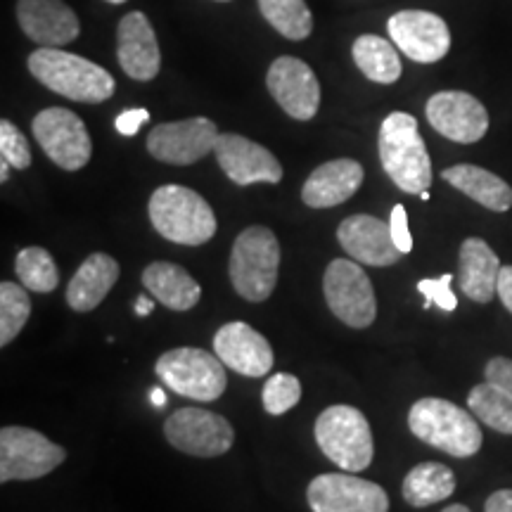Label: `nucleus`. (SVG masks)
<instances>
[{
    "label": "nucleus",
    "mask_w": 512,
    "mask_h": 512,
    "mask_svg": "<svg viewBox=\"0 0 512 512\" xmlns=\"http://www.w3.org/2000/svg\"><path fill=\"white\" fill-rule=\"evenodd\" d=\"M27 67L38 83L62 98L86 105L110 100L117 91L114 76L86 57L62 48H38L29 55Z\"/></svg>",
    "instance_id": "1"
},
{
    "label": "nucleus",
    "mask_w": 512,
    "mask_h": 512,
    "mask_svg": "<svg viewBox=\"0 0 512 512\" xmlns=\"http://www.w3.org/2000/svg\"><path fill=\"white\" fill-rule=\"evenodd\" d=\"M384 174L403 192L420 195L432 185V159L420 136L418 119L408 112H392L380 126L377 138Z\"/></svg>",
    "instance_id": "2"
},
{
    "label": "nucleus",
    "mask_w": 512,
    "mask_h": 512,
    "mask_svg": "<svg viewBox=\"0 0 512 512\" xmlns=\"http://www.w3.org/2000/svg\"><path fill=\"white\" fill-rule=\"evenodd\" d=\"M152 228L164 240L185 247H200L216 235V216L200 192L185 185H162L147 204Z\"/></svg>",
    "instance_id": "3"
},
{
    "label": "nucleus",
    "mask_w": 512,
    "mask_h": 512,
    "mask_svg": "<svg viewBox=\"0 0 512 512\" xmlns=\"http://www.w3.org/2000/svg\"><path fill=\"white\" fill-rule=\"evenodd\" d=\"M408 427L425 444L453 458H470L482 448V430L472 413L446 399H420L408 413Z\"/></svg>",
    "instance_id": "4"
},
{
    "label": "nucleus",
    "mask_w": 512,
    "mask_h": 512,
    "mask_svg": "<svg viewBox=\"0 0 512 512\" xmlns=\"http://www.w3.org/2000/svg\"><path fill=\"white\" fill-rule=\"evenodd\" d=\"M280 242L266 226H249L233 242L230 252V283L242 299L261 304L271 297L278 283Z\"/></svg>",
    "instance_id": "5"
},
{
    "label": "nucleus",
    "mask_w": 512,
    "mask_h": 512,
    "mask_svg": "<svg viewBox=\"0 0 512 512\" xmlns=\"http://www.w3.org/2000/svg\"><path fill=\"white\" fill-rule=\"evenodd\" d=\"M323 456L344 472H363L375 456L370 422L354 406H330L318 415L313 427Z\"/></svg>",
    "instance_id": "6"
},
{
    "label": "nucleus",
    "mask_w": 512,
    "mask_h": 512,
    "mask_svg": "<svg viewBox=\"0 0 512 512\" xmlns=\"http://www.w3.org/2000/svg\"><path fill=\"white\" fill-rule=\"evenodd\" d=\"M157 375L171 392L185 399L209 403L226 392V366L219 356L197 347L166 351L157 361Z\"/></svg>",
    "instance_id": "7"
},
{
    "label": "nucleus",
    "mask_w": 512,
    "mask_h": 512,
    "mask_svg": "<svg viewBox=\"0 0 512 512\" xmlns=\"http://www.w3.org/2000/svg\"><path fill=\"white\" fill-rule=\"evenodd\" d=\"M67 460V451L31 427L0 430V482H31L50 475Z\"/></svg>",
    "instance_id": "8"
},
{
    "label": "nucleus",
    "mask_w": 512,
    "mask_h": 512,
    "mask_svg": "<svg viewBox=\"0 0 512 512\" xmlns=\"http://www.w3.org/2000/svg\"><path fill=\"white\" fill-rule=\"evenodd\" d=\"M323 294L337 320L354 330L370 328L377 318L375 290L368 273L351 259H335L325 268Z\"/></svg>",
    "instance_id": "9"
},
{
    "label": "nucleus",
    "mask_w": 512,
    "mask_h": 512,
    "mask_svg": "<svg viewBox=\"0 0 512 512\" xmlns=\"http://www.w3.org/2000/svg\"><path fill=\"white\" fill-rule=\"evenodd\" d=\"M31 131L50 162L64 171H79L91 162V133L79 114L64 107H48L31 121Z\"/></svg>",
    "instance_id": "10"
},
{
    "label": "nucleus",
    "mask_w": 512,
    "mask_h": 512,
    "mask_svg": "<svg viewBox=\"0 0 512 512\" xmlns=\"http://www.w3.org/2000/svg\"><path fill=\"white\" fill-rule=\"evenodd\" d=\"M164 437L176 451L195 458H219L235 441L233 425L207 408H178L164 422Z\"/></svg>",
    "instance_id": "11"
},
{
    "label": "nucleus",
    "mask_w": 512,
    "mask_h": 512,
    "mask_svg": "<svg viewBox=\"0 0 512 512\" xmlns=\"http://www.w3.org/2000/svg\"><path fill=\"white\" fill-rule=\"evenodd\" d=\"M219 128L207 117H192L159 124L147 136V152L157 162L190 166L216 150Z\"/></svg>",
    "instance_id": "12"
},
{
    "label": "nucleus",
    "mask_w": 512,
    "mask_h": 512,
    "mask_svg": "<svg viewBox=\"0 0 512 512\" xmlns=\"http://www.w3.org/2000/svg\"><path fill=\"white\" fill-rule=\"evenodd\" d=\"M306 501L313 512H389V496L380 484L354 477V472H330L311 479Z\"/></svg>",
    "instance_id": "13"
},
{
    "label": "nucleus",
    "mask_w": 512,
    "mask_h": 512,
    "mask_svg": "<svg viewBox=\"0 0 512 512\" xmlns=\"http://www.w3.org/2000/svg\"><path fill=\"white\" fill-rule=\"evenodd\" d=\"M389 38L408 60L434 64L451 50V29L446 19L427 10H401L387 19Z\"/></svg>",
    "instance_id": "14"
},
{
    "label": "nucleus",
    "mask_w": 512,
    "mask_h": 512,
    "mask_svg": "<svg viewBox=\"0 0 512 512\" xmlns=\"http://www.w3.org/2000/svg\"><path fill=\"white\" fill-rule=\"evenodd\" d=\"M268 93L283 107L287 117L309 121L318 114L320 83L304 60L292 55L275 57L266 74Z\"/></svg>",
    "instance_id": "15"
},
{
    "label": "nucleus",
    "mask_w": 512,
    "mask_h": 512,
    "mask_svg": "<svg viewBox=\"0 0 512 512\" xmlns=\"http://www.w3.org/2000/svg\"><path fill=\"white\" fill-rule=\"evenodd\" d=\"M434 131L460 145H472L489 131V112L475 95L465 91L434 93L425 105Z\"/></svg>",
    "instance_id": "16"
},
{
    "label": "nucleus",
    "mask_w": 512,
    "mask_h": 512,
    "mask_svg": "<svg viewBox=\"0 0 512 512\" xmlns=\"http://www.w3.org/2000/svg\"><path fill=\"white\" fill-rule=\"evenodd\" d=\"M214 155L219 159L223 174L235 185H275L283 181V166L273 152L238 133H221Z\"/></svg>",
    "instance_id": "17"
},
{
    "label": "nucleus",
    "mask_w": 512,
    "mask_h": 512,
    "mask_svg": "<svg viewBox=\"0 0 512 512\" xmlns=\"http://www.w3.org/2000/svg\"><path fill=\"white\" fill-rule=\"evenodd\" d=\"M17 22L41 48H62L81 34L79 15L64 0H17Z\"/></svg>",
    "instance_id": "18"
},
{
    "label": "nucleus",
    "mask_w": 512,
    "mask_h": 512,
    "mask_svg": "<svg viewBox=\"0 0 512 512\" xmlns=\"http://www.w3.org/2000/svg\"><path fill=\"white\" fill-rule=\"evenodd\" d=\"M337 240L351 259L366 266H394L403 256L392 238L389 223L370 214L347 216L339 223Z\"/></svg>",
    "instance_id": "19"
},
{
    "label": "nucleus",
    "mask_w": 512,
    "mask_h": 512,
    "mask_svg": "<svg viewBox=\"0 0 512 512\" xmlns=\"http://www.w3.org/2000/svg\"><path fill=\"white\" fill-rule=\"evenodd\" d=\"M117 60L133 81H152L162 69V50L150 19L133 10L121 17L117 27Z\"/></svg>",
    "instance_id": "20"
},
{
    "label": "nucleus",
    "mask_w": 512,
    "mask_h": 512,
    "mask_svg": "<svg viewBox=\"0 0 512 512\" xmlns=\"http://www.w3.org/2000/svg\"><path fill=\"white\" fill-rule=\"evenodd\" d=\"M214 351L223 366L245 377H264L273 368V349L268 339L240 320L219 328L214 335Z\"/></svg>",
    "instance_id": "21"
},
{
    "label": "nucleus",
    "mask_w": 512,
    "mask_h": 512,
    "mask_svg": "<svg viewBox=\"0 0 512 512\" xmlns=\"http://www.w3.org/2000/svg\"><path fill=\"white\" fill-rule=\"evenodd\" d=\"M366 171L356 159H332L311 171L302 188V200L311 209H330L344 204L363 185Z\"/></svg>",
    "instance_id": "22"
},
{
    "label": "nucleus",
    "mask_w": 512,
    "mask_h": 512,
    "mask_svg": "<svg viewBox=\"0 0 512 512\" xmlns=\"http://www.w3.org/2000/svg\"><path fill=\"white\" fill-rule=\"evenodd\" d=\"M501 261L489 242L482 238H467L458 254V283L467 299L477 304H489L496 297Z\"/></svg>",
    "instance_id": "23"
},
{
    "label": "nucleus",
    "mask_w": 512,
    "mask_h": 512,
    "mask_svg": "<svg viewBox=\"0 0 512 512\" xmlns=\"http://www.w3.org/2000/svg\"><path fill=\"white\" fill-rule=\"evenodd\" d=\"M119 261L105 252H95L88 256L74 273V278L67 285V299L69 309L88 313L105 302V297L117 285L119 280Z\"/></svg>",
    "instance_id": "24"
},
{
    "label": "nucleus",
    "mask_w": 512,
    "mask_h": 512,
    "mask_svg": "<svg viewBox=\"0 0 512 512\" xmlns=\"http://www.w3.org/2000/svg\"><path fill=\"white\" fill-rule=\"evenodd\" d=\"M143 287L152 299L171 311H190L200 304L202 287L183 266L152 261L143 271Z\"/></svg>",
    "instance_id": "25"
},
{
    "label": "nucleus",
    "mask_w": 512,
    "mask_h": 512,
    "mask_svg": "<svg viewBox=\"0 0 512 512\" xmlns=\"http://www.w3.org/2000/svg\"><path fill=\"white\" fill-rule=\"evenodd\" d=\"M441 178L448 185L463 192V195L475 200L491 211H508L512 207V188L501 176L491 174L475 164H456L444 169Z\"/></svg>",
    "instance_id": "26"
},
{
    "label": "nucleus",
    "mask_w": 512,
    "mask_h": 512,
    "mask_svg": "<svg viewBox=\"0 0 512 512\" xmlns=\"http://www.w3.org/2000/svg\"><path fill=\"white\" fill-rule=\"evenodd\" d=\"M403 498L413 508L441 503L456 491V475L444 463H420L403 479Z\"/></svg>",
    "instance_id": "27"
},
{
    "label": "nucleus",
    "mask_w": 512,
    "mask_h": 512,
    "mask_svg": "<svg viewBox=\"0 0 512 512\" xmlns=\"http://www.w3.org/2000/svg\"><path fill=\"white\" fill-rule=\"evenodd\" d=\"M356 67L361 69L363 76L375 83H396L401 79V57L396 53L394 43H389L387 38H380L375 34H363L354 41L351 48Z\"/></svg>",
    "instance_id": "28"
},
{
    "label": "nucleus",
    "mask_w": 512,
    "mask_h": 512,
    "mask_svg": "<svg viewBox=\"0 0 512 512\" xmlns=\"http://www.w3.org/2000/svg\"><path fill=\"white\" fill-rule=\"evenodd\" d=\"M261 15L290 41H304L313 31V15L306 0H259Z\"/></svg>",
    "instance_id": "29"
},
{
    "label": "nucleus",
    "mask_w": 512,
    "mask_h": 512,
    "mask_svg": "<svg viewBox=\"0 0 512 512\" xmlns=\"http://www.w3.org/2000/svg\"><path fill=\"white\" fill-rule=\"evenodd\" d=\"M467 408L479 422L501 434H512V399L496 384H477L467 396Z\"/></svg>",
    "instance_id": "30"
},
{
    "label": "nucleus",
    "mask_w": 512,
    "mask_h": 512,
    "mask_svg": "<svg viewBox=\"0 0 512 512\" xmlns=\"http://www.w3.org/2000/svg\"><path fill=\"white\" fill-rule=\"evenodd\" d=\"M15 273L19 283L29 292L50 294L60 285V271H57L55 259L43 247L22 249L15 259Z\"/></svg>",
    "instance_id": "31"
},
{
    "label": "nucleus",
    "mask_w": 512,
    "mask_h": 512,
    "mask_svg": "<svg viewBox=\"0 0 512 512\" xmlns=\"http://www.w3.org/2000/svg\"><path fill=\"white\" fill-rule=\"evenodd\" d=\"M31 316V299L24 285H0V347H8Z\"/></svg>",
    "instance_id": "32"
},
{
    "label": "nucleus",
    "mask_w": 512,
    "mask_h": 512,
    "mask_svg": "<svg viewBox=\"0 0 512 512\" xmlns=\"http://www.w3.org/2000/svg\"><path fill=\"white\" fill-rule=\"evenodd\" d=\"M302 399V382L294 375L275 373L268 377L261 392V401H264V411L268 415H283L292 411Z\"/></svg>",
    "instance_id": "33"
},
{
    "label": "nucleus",
    "mask_w": 512,
    "mask_h": 512,
    "mask_svg": "<svg viewBox=\"0 0 512 512\" xmlns=\"http://www.w3.org/2000/svg\"><path fill=\"white\" fill-rule=\"evenodd\" d=\"M0 155H3L5 162H10L12 169L22 171L31 166V150L27 136H24L10 119L0 121Z\"/></svg>",
    "instance_id": "34"
},
{
    "label": "nucleus",
    "mask_w": 512,
    "mask_h": 512,
    "mask_svg": "<svg viewBox=\"0 0 512 512\" xmlns=\"http://www.w3.org/2000/svg\"><path fill=\"white\" fill-rule=\"evenodd\" d=\"M451 283H453L451 273L441 275V278H434V280H420L418 292L422 294V297H425V309H430V306H439V309L446 311V313L456 311L458 309V297L453 294Z\"/></svg>",
    "instance_id": "35"
},
{
    "label": "nucleus",
    "mask_w": 512,
    "mask_h": 512,
    "mask_svg": "<svg viewBox=\"0 0 512 512\" xmlns=\"http://www.w3.org/2000/svg\"><path fill=\"white\" fill-rule=\"evenodd\" d=\"M484 377L486 382L496 384L498 389H503V392L512 399V358H505V356L491 358L484 368Z\"/></svg>",
    "instance_id": "36"
},
{
    "label": "nucleus",
    "mask_w": 512,
    "mask_h": 512,
    "mask_svg": "<svg viewBox=\"0 0 512 512\" xmlns=\"http://www.w3.org/2000/svg\"><path fill=\"white\" fill-rule=\"evenodd\" d=\"M389 228H392V238L396 242V247L401 249V254H411L413 238H411V230H408V214H406V207H403V204H396V207L392 209Z\"/></svg>",
    "instance_id": "37"
},
{
    "label": "nucleus",
    "mask_w": 512,
    "mask_h": 512,
    "mask_svg": "<svg viewBox=\"0 0 512 512\" xmlns=\"http://www.w3.org/2000/svg\"><path fill=\"white\" fill-rule=\"evenodd\" d=\"M147 119H150V112L143 110V107H136V110H126L121 112L117 121H114V126H117V131L121 133V136H136L138 128L147 124Z\"/></svg>",
    "instance_id": "38"
},
{
    "label": "nucleus",
    "mask_w": 512,
    "mask_h": 512,
    "mask_svg": "<svg viewBox=\"0 0 512 512\" xmlns=\"http://www.w3.org/2000/svg\"><path fill=\"white\" fill-rule=\"evenodd\" d=\"M484 512H512V489L494 491L486 498Z\"/></svg>",
    "instance_id": "39"
},
{
    "label": "nucleus",
    "mask_w": 512,
    "mask_h": 512,
    "mask_svg": "<svg viewBox=\"0 0 512 512\" xmlns=\"http://www.w3.org/2000/svg\"><path fill=\"white\" fill-rule=\"evenodd\" d=\"M498 297L505 309L512 313V266H503L501 275H498Z\"/></svg>",
    "instance_id": "40"
},
{
    "label": "nucleus",
    "mask_w": 512,
    "mask_h": 512,
    "mask_svg": "<svg viewBox=\"0 0 512 512\" xmlns=\"http://www.w3.org/2000/svg\"><path fill=\"white\" fill-rule=\"evenodd\" d=\"M152 309H155V302H152L150 297H138V302H136L138 316H150Z\"/></svg>",
    "instance_id": "41"
},
{
    "label": "nucleus",
    "mask_w": 512,
    "mask_h": 512,
    "mask_svg": "<svg viewBox=\"0 0 512 512\" xmlns=\"http://www.w3.org/2000/svg\"><path fill=\"white\" fill-rule=\"evenodd\" d=\"M150 401H152V406L155 408H164L166 406V394H164V389H152L150 392Z\"/></svg>",
    "instance_id": "42"
},
{
    "label": "nucleus",
    "mask_w": 512,
    "mask_h": 512,
    "mask_svg": "<svg viewBox=\"0 0 512 512\" xmlns=\"http://www.w3.org/2000/svg\"><path fill=\"white\" fill-rule=\"evenodd\" d=\"M8 174H10V162H5V159H3V162H0V181H8Z\"/></svg>",
    "instance_id": "43"
},
{
    "label": "nucleus",
    "mask_w": 512,
    "mask_h": 512,
    "mask_svg": "<svg viewBox=\"0 0 512 512\" xmlns=\"http://www.w3.org/2000/svg\"><path fill=\"white\" fill-rule=\"evenodd\" d=\"M441 512H472L470 508H467V505H460V503H453V505H448V508H444Z\"/></svg>",
    "instance_id": "44"
},
{
    "label": "nucleus",
    "mask_w": 512,
    "mask_h": 512,
    "mask_svg": "<svg viewBox=\"0 0 512 512\" xmlns=\"http://www.w3.org/2000/svg\"><path fill=\"white\" fill-rule=\"evenodd\" d=\"M420 200H425V202L430 200V190H422V192H420Z\"/></svg>",
    "instance_id": "45"
},
{
    "label": "nucleus",
    "mask_w": 512,
    "mask_h": 512,
    "mask_svg": "<svg viewBox=\"0 0 512 512\" xmlns=\"http://www.w3.org/2000/svg\"><path fill=\"white\" fill-rule=\"evenodd\" d=\"M105 3H112V5H121V3H126V0H105Z\"/></svg>",
    "instance_id": "46"
},
{
    "label": "nucleus",
    "mask_w": 512,
    "mask_h": 512,
    "mask_svg": "<svg viewBox=\"0 0 512 512\" xmlns=\"http://www.w3.org/2000/svg\"><path fill=\"white\" fill-rule=\"evenodd\" d=\"M219 3H230V0H219Z\"/></svg>",
    "instance_id": "47"
}]
</instances>
